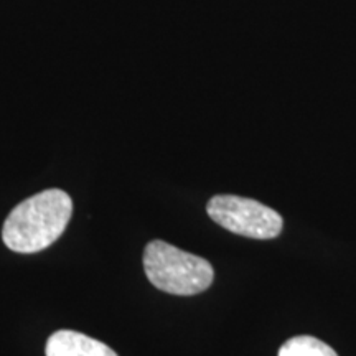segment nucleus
I'll list each match as a JSON object with an SVG mask.
<instances>
[{
    "instance_id": "1",
    "label": "nucleus",
    "mask_w": 356,
    "mask_h": 356,
    "mask_svg": "<svg viewBox=\"0 0 356 356\" xmlns=\"http://www.w3.org/2000/svg\"><path fill=\"white\" fill-rule=\"evenodd\" d=\"M71 215L73 202L66 191L43 190L13 208L3 222L2 239L22 254L43 251L65 233Z\"/></svg>"
},
{
    "instance_id": "2",
    "label": "nucleus",
    "mask_w": 356,
    "mask_h": 356,
    "mask_svg": "<svg viewBox=\"0 0 356 356\" xmlns=\"http://www.w3.org/2000/svg\"><path fill=\"white\" fill-rule=\"evenodd\" d=\"M144 270L152 286L172 296H197L207 291L215 277L207 259L160 239L145 246Z\"/></svg>"
},
{
    "instance_id": "3",
    "label": "nucleus",
    "mask_w": 356,
    "mask_h": 356,
    "mask_svg": "<svg viewBox=\"0 0 356 356\" xmlns=\"http://www.w3.org/2000/svg\"><path fill=\"white\" fill-rule=\"evenodd\" d=\"M207 211L221 228L251 239L277 238L284 228L282 216L256 200L216 195L208 202Z\"/></svg>"
},
{
    "instance_id": "4",
    "label": "nucleus",
    "mask_w": 356,
    "mask_h": 356,
    "mask_svg": "<svg viewBox=\"0 0 356 356\" xmlns=\"http://www.w3.org/2000/svg\"><path fill=\"white\" fill-rule=\"evenodd\" d=\"M47 356H119L99 340L74 330H58L48 338Z\"/></svg>"
},
{
    "instance_id": "5",
    "label": "nucleus",
    "mask_w": 356,
    "mask_h": 356,
    "mask_svg": "<svg viewBox=\"0 0 356 356\" xmlns=\"http://www.w3.org/2000/svg\"><path fill=\"white\" fill-rule=\"evenodd\" d=\"M279 356H338L337 351L315 337L300 335L280 346Z\"/></svg>"
}]
</instances>
